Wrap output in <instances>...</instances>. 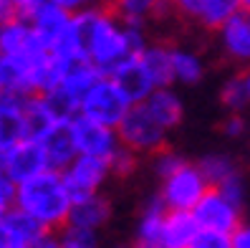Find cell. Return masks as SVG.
I'll use <instances>...</instances> for the list:
<instances>
[{
    "label": "cell",
    "mask_w": 250,
    "mask_h": 248,
    "mask_svg": "<svg viewBox=\"0 0 250 248\" xmlns=\"http://www.w3.org/2000/svg\"><path fill=\"white\" fill-rule=\"evenodd\" d=\"M13 205L36 218L48 233H58L68 223L73 200L63 185L61 170L46 167L16 185V203Z\"/></svg>",
    "instance_id": "6da1fadb"
},
{
    "label": "cell",
    "mask_w": 250,
    "mask_h": 248,
    "mask_svg": "<svg viewBox=\"0 0 250 248\" xmlns=\"http://www.w3.org/2000/svg\"><path fill=\"white\" fill-rule=\"evenodd\" d=\"M131 107H134V101H131L129 94L119 86V81H116L114 76L101 74L89 86V91L83 94L79 112L91 116V119H96V122H101V124L116 127Z\"/></svg>",
    "instance_id": "7a4b0ae2"
},
{
    "label": "cell",
    "mask_w": 250,
    "mask_h": 248,
    "mask_svg": "<svg viewBox=\"0 0 250 248\" xmlns=\"http://www.w3.org/2000/svg\"><path fill=\"white\" fill-rule=\"evenodd\" d=\"M116 132L124 147L139 157H152L162 147H167V129L157 124V119L144 109L142 101H137L124 114V119L116 124Z\"/></svg>",
    "instance_id": "3957f363"
},
{
    "label": "cell",
    "mask_w": 250,
    "mask_h": 248,
    "mask_svg": "<svg viewBox=\"0 0 250 248\" xmlns=\"http://www.w3.org/2000/svg\"><path fill=\"white\" fill-rule=\"evenodd\" d=\"M99 76H101V71L91 61L81 58V61H73L66 68L61 84H58L56 89H51L48 94H43V96L48 99V104L53 107V112L61 116V119H71V116L79 112L83 94L89 91V86Z\"/></svg>",
    "instance_id": "277c9868"
},
{
    "label": "cell",
    "mask_w": 250,
    "mask_h": 248,
    "mask_svg": "<svg viewBox=\"0 0 250 248\" xmlns=\"http://www.w3.org/2000/svg\"><path fill=\"white\" fill-rule=\"evenodd\" d=\"M61 178H63V185H66L71 200H81V198L101 193V187L111 178V167H109V159L104 157L79 152L61 170Z\"/></svg>",
    "instance_id": "5b68a950"
},
{
    "label": "cell",
    "mask_w": 250,
    "mask_h": 248,
    "mask_svg": "<svg viewBox=\"0 0 250 248\" xmlns=\"http://www.w3.org/2000/svg\"><path fill=\"white\" fill-rule=\"evenodd\" d=\"M208 190H210V182L205 180L202 170L197 165L185 162L177 172H172L162 180L159 198L165 200L169 210H192Z\"/></svg>",
    "instance_id": "8992f818"
},
{
    "label": "cell",
    "mask_w": 250,
    "mask_h": 248,
    "mask_svg": "<svg viewBox=\"0 0 250 248\" xmlns=\"http://www.w3.org/2000/svg\"><path fill=\"white\" fill-rule=\"evenodd\" d=\"M68 124H71L73 139H76V147H79L81 155H94V157L111 159L116 155V150L122 147L116 127L101 124V122L91 119V116H86L81 112L73 114L68 119Z\"/></svg>",
    "instance_id": "52a82bcc"
},
{
    "label": "cell",
    "mask_w": 250,
    "mask_h": 248,
    "mask_svg": "<svg viewBox=\"0 0 250 248\" xmlns=\"http://www.w3.org/2000/svg\"><path fill=\"white\" fill-rule=\"evenodd\" d=\"M46 155H43V147L38 139H28L21 137L16 142H10L8 147L0 155V170H3L13 182H23L31 175L46 170Z\"/></svg>",
    "instance_id": "ba28073f"
},
{
    "label": "cell",
    "mask_w": 250,
    "mask_h": 248,
    "mask_svg": "<svg viewBox=\"0 0 250 248\" xmlns=\"http://www.w3.org/2000/svg\"><path fill=\"white\" fill-rule=\"evenodd\" d=\"M192 215H195L200 228L232 233L240 225V205H235L232 200H228L217 187H210V190L200 198V203L192 208Z\"/></svg>",
    "instance_id": "9c48e42d"
},
{
    "label": "cell",
    "mask_w": 250,
    "mask_h": 248,
    "mask_svg": "<svg viewBox=\"0 0 250 248\" xmlns=\"http://www.w3.org/2000/svg\"><path fill=\"white\" fill-rule=\"evenodd\" d=\"M46 233L48 230L36 218L18 210L16 205L0 210V248H31Z\"/></svg>",
    "instance_id": "30bf717a"
},
{
    "label": "cell",
    "mask_w": 250,
    "mask_h": 248,
    "mask_svg": "<svg viewBox=\"0 0 250 248\" xmlns=\"http://www.w3.org/2000/svg\"><path fill=\"white\" fill-rule=\"evenodd\" d=\"M48 48L43 43L31 21L25 16H18V13H10L0 21V56H21V53H36Z\"/></svg>",
    "instance_id": "8fae6325"
},
{
    "label": "cell",
    "mask_w": 250,
    "mask_h": 248,
    "mask_svg": "<svg viewBox=\"0 0 250 248\" xmlns=\"http://www.w3.org/2000/svg\"><path fill=\"white\" fill-rule=\"evenodd\" d=\"M174 10L180 16L200 23L202 28L217 31L223 23H228L235 13L243 10L240 0H177Z\"/></svg>",
    "instance_id": "7c38bea8"
},
{
    "label": "cell",
    "mask_w": 250,
    "mask_h": 248,
    "mask_svg": "<svg viewBox=\"0 0 250 248\" xmlns=\"http://www.w3.org/2000/svg\"><path fill=\"white\" fill-rule=\"evenodd\" d=\"M25 18L31 21L36 36L46 43L48 48H53L68 31L71 10H66L63 5H58L56 0H43V3H38Z\"/></svg>",
    "instance_id": "4fadbf2b"
},
{
    "label": "cell",
    "mask_w": 250,
    "mask_h": 248,
    "mask_svg": "<svg viewBox=\"0 0 250 248\" xmlns=\"http://www.w3.org/2000/svg\"><path fill=\"white\" fill-rule=\"evenodd\" d=\"M38 142L43 147V155H46V165L51 170H63L71 159L79 155V147H76V139H73L68 119L56 122Z\"/></svg>",
    "instance_id": "5bb4252c"
},
{
    "label": "cell",
    "mask_w": 250,
    "mask_h": 248,
    "mask_svg": "<svg viewBox=\"0 0 250 248\" xmlns=\"http://www.w3.org/2000/svg\"><path fill=\"white\" fill-rule=\"evenodd\" d=\"M167 210L169 208L159 198V193L144 203L137 228H134V243H131V248H162L159 246L162 243V225H165Z\"/></svg>",
    "instance_id": "9a60e30c"
},
{
    "label": "cell",
    "mask_w": 250,
    "mask_h": 248,
    "mask_svg": "<svg viewBox=\"0 0 250 248\" xmlns=\"http://www.w3.org/2000/svg\"><path fill=\"white\" fill-rule=\"evenodd\" d=\"M217 33H220V46L230 58L250 64V13L245 10L235 13L228 23L217 28Z\"/></svg>",
    "instance_id": "2e32d148"
},
{
    "label": "cell",
    "mask_w": 250,
    "mask_h": 248,
    "mask_svg": "<svg viewBox=\"0 0 250 248\" xmlns=\"http://www.w3.org/2000/svg\"><path fill=\"white\" fill-rule=\"evenodd\" d=\"M142 104L157 119V124H162L167 132L174 127H180L182 116H185L182 99L177 96V91H172L169 86H157V89H152V94L146 96Z\"/></svg>",
    "instance_id": "e0dca14e"
},
{
    "label": "cell",
    "mask_w": 250,
    "mask_h": 248,
    "mask_svg": "<svg viewBox=\"0 0 250 248\" xmlns=\"http://www.w3.org/2000/svg\"><path fill=\"white\" fill-rule=\"evenodd\" d=\"M61 122V116L53 112L48 99L43 94H28L23 104V137L28 139H41L48 129Z\"/></svg>",
    "instance_id": "ac0fdd59"
},
{
    "label": "cell",
    "mask_w": 250,
    "mask_h": 248,
    "mask_svg": "<svg viewBox=\"0 0 250 248\" xmlns=\"http://www.w3.org/2000/svg\"><path fill=\"white\" fill-rule=\"evenodd\" d=\"M200 230L192 210H167L162 225V248H189L195 233Z\"/></svg>",
    "instance_id": "d6986e66"
},
{
    "label": "cell",
    "mask_w": 250,
    "mask_h": 248,
    "mask_svg": "<svg viewBox=\"0 0 250 248\" xmlns=\"http://www.w3.org/2000/svg\"><path fill=\"white\" fill-rule=\"evenodd\" d=\"M109 76H114L116 81H119V86L129 94V99L134 101V104L137 101H144L146 96L152 94V89H157V86L152 84V79L146 76V71L139 64L137 56H131V58H126L124 64H119Z\"/></svg>",
    "instance_id": "ffe728a7"
},
{
    "label": "cell",
    "mask_w": 250,
    "mask_h": 248,
    "mask_svg": "<svg viewBox=\"0 0 250 248\" xmlns=\"http://www.w3.org/2000/svg\"><path fill=\"white\" fill-rule=\"evenodd\" d=\"M111 218V200L106 195H89V198H81V200H73L71 205V215H68V223H76L83 228H104Z\"/></svg>",
    "instance_id": "44dd1931"
},
{
    "label": "cell",
    "mask_w": 250,
    "mask_h": 248,
    "mask_svg": "<svg viewBox=\"0 0 250 248\" xmlns=\"http://www.w3.org/2000/svg\"><path fill=\"white\" fill-rule=\"evenodd\" d=\"M137 58H139V64L144 66L146 76L152 79L154 86H172L174 84V76H172V48L169 46H165V43H146Z\"/></svg>",
    "instance_id": "7402d4cb"
},
{
    "label": "cell",
    "mask_w": 250,
    "mask_h": 248,
    "mask_svg": "<svg viewBox=\"0 0 250 248\" xmlns=\"http://www.w3.org/2000/svg\"><path fill=\"white\" fill-rule=\"evenodd\" d=\"M104 3L126 25H146L162 8L157 0H104Z\"/></svg>",
    "instance_id": "603a6c76"
},
{
    "label": "cell",
    "mask_w": 250,
    "mask_h": 248,
    "mask_svg": "<svg viewBox=\"0 0 250 248\" xmlns=\"http://www.w3.org/2000/svg\"><path fill=\"white\" fill-rule=\"evenodd\" d=\"M205 74V64L202 58L187 48H172V76L177 84L192 86L202 79Z\"/></svg>",
    "instance_id": "cb8c5ba5"
},
{
    "label": "cell",
    "mask_w": 250,
    "mask_h": 248,
    "mask_svg": "<svg viewBox=\"0 0 250 248\" xmlns=\"http://www.w3.org/2000/svg\"><path fill=\"white\" fill-rule=\"evenodd\" d=\"M56 236H58L61 248H101L99 230L83 228V225H76V223H66Z\"/></svg>",
    "instance_id": "d4e9b609"
},
{
    "label": "cell",
    "mask_w": 250,
    "mask_h": 248,
    "mask_svg": "<svg viewBox=\"0 0 250 248\" xmlns=\"http://www.w3.org/2000/svg\"><path fill=\"white\" fill-rule=\"evenodd\" d=\"M197 167L202 170V175H205V180L210 182V187L220 185L225 178H230V175L238 172V170H235V162L228 155H208V157L200 159Z\"/></svg>",
    "instance_id": "484cf974"
},
{
    "label": "cell",
    "mask_w": 250,
    "mask_h": 248,
    "mask_svg": "<svg viewBox=\"0 0 250 248\" xmlns=\"http://www.w3.org/2000/svg\"><path fill=\"white\" fill-rule=\"evenodd\" d=\"M182 165H185V157H180L177 152L169 150V147H162L159 152L152 155V167H154V175L159 180H165L167 175L177 172Z\"/></svg>",
    "instance_id": "4316f807"
},
{
    "label": "cell",
    "mask_w": 250,
    "mask_h": 248,
    "mask_svg": "<svg viewBox=\"0 0 250 248\" xmlns=\"http://www.w3.org/2000/svg\"><path fill=\"white\" fill-rule=\"evenodd\" d=\"M189 248H232V236L223 230H212V228H200L195 233Z\"/></svg>",
    "instance_id": "83f0119b"
},
{
    "label": "cell",
    "mask_w": 250,
    "mask_h": 248,
    "mask_svg": "<svg viewBox=\"0 0 250 248\" xmlns=\"http://www.w3.org/2000/svg\"><path fill=\"white\" fill-rule=\"evenodd\" d=\"M137 165H139V155H134L131 150H126L124 144H122V147L116 150V155L109 159V167H111L114 178H129V175L137 170Z\"/></svg>",
    "instance_id": "f1b7e54d"
},
{
    "label": "cell",
    "mask_w": 250,
    "mask_h": 248,
    "mask_svg": "<svg viewBox=\"0 0 250 248\" xmlns=\"http://www.w3.org/2000/svg\"><path fill=\"white\" fill-rule=\"evenodd\" d=\"M220 99H223V104L232 112H238L240 107H245V101L250 99L248 91H245V84H243V76L238 79H230L225 86H223V94H220Z\"/></svg>",
    "instance_id": "f546056e"
},
{
    "label": "cell",
    "mask_w": 250,
    "mask_h": 248,
    "mask_svg": "<svg viewBox=\"0 0 250 248\" xmlns=\"http://www.w3.org/2000/svg\"><path fill=\"white\" fill-rule=\"evenodd\" d=\"M220 193H223L228 200H232L235 205H243V200H245V187H243V180H240V175L235 172L230 175V178H225L220 185H215Z\"/></svg>",
    "instance_id": "4dcf8cb0"
},
{
    "label": "cell",
    "mask_w": 250,
    "mask_h": 248,
    "mask_svg": "<svg viewBox=\"0 0 250 248\" xmlns=\"http://www.w3.org/2000/svg\"><path fill=\"white\" fill-rule=\"evenodd\" d=\"M13 203H16V182L0 170V210L13 208Z\"/></svg>",
    "instance_id": "1f68e13d"
},
{
    "label": "cell",
    "mask_w": 250,
    "mask_h": 248,
    "mask_svg": "<svg viewBox=\"0 0 250 248\" xmlns=\"http://www.w3.org/2000/svg\"><path fill=\"white\" fill-rule=\"evenodd\" d=\"M232 248H250V225H238L232 233Z\"/></svg>",
    "instance_id": "d6a6232c"
},
{
    "label": "cell",
    "mask_w": 250,
    "mask_h": 248,
    "mask_svg": "<svg viewBox=\"0 0 250 248\" xmlns=\"http://www.w3.org/2000/svg\"><path fill=\"white\" fill-rule=\"evenodd\" d=\"M10 13H18V16H28L38 3H43V0H5Z\"/></svg>",
    "instance_id": "836d02e7"
},
{
    "label": "cell",
    "mask_w": 250,
    "mask_h": 248,
    "mask_svg": "<svg viewBox=\"0 0 250 248\" xmlns=\"http://www.w3.org/2000/svg\"><path fill=\"white\" fill-rule=\"evenodd\" d=\"M243 127H245V124H243V119H240L238 114H232L230 119L223 124V132H225L228 137H238V135H243Z\"/></svg>",
    "instance_id": "e575fe53"
},
{
    "label": "cell",
    "mask_w": 250,
    "mask_h": 248,
    "mask_svg": "<svg viewBox=\"0 0 250 248\" xmlns=\"http://www.w3.org/2000/svg\"><path fill=\"white\" fill-rule=\"evenodd\" d=\"M58 5H63L66 10H71V13H76V10H83V8H89V5H94V3H101V0H56Z\"/></svg>",
    "instance_id": "d590c367"
},
{
    "label": "cell",
    "mask_w": 250,
    "mask_h": 248,
    "mask_svg": "<svg viewBox=\"0 0 250 248\" xmlns=\"http://www.w3.org/2000/svg\"><path fill=\"white\" fill-rule=\"evenodd\" d=\"M31 248H61V243H58V236L56 233H46L41 241H36Z\"/></svg>",
    "instance_id": "8d00e7d4"
},
{
    "label": "cell",
    "mask_w": 250,
    "mask_h": 248,
    "mask_svg": "<svg viewBox=\"0 0 250 248\" xmlns=\"http://www.w3.org/2000/svg\"><path fill=\"white\" fill-rule=\"evenodd\" d=\"M5 16H10V8H8L5 0H0V21H3Z\"/></svg>",
    "instance_id": "74e56055"
},
{
    "label": "cell",
    "mask_w": 250,
    "mask_h": 248,
    "mask_svg": "<svg viewBox=\"0 0 250 248\" xmlns=\"http://www.w3.org/2000/svg\"><path fill=\"white\" fill-rule=\"evenodd\" d=\"M157 3H159L162 8H174V3H177V0H157Z\"/></svg>",
    "instance_id": "f35d334b"
},
{
    "label": "cell",
    "mask_w": 250,
    "mask_h": 248,
    "mask_svg": "<svg viewBox=\"0 0 250 248\" xmlns=\"http://www.w3.org/2000/svg\"><path fill=\"white\" fill-rule=\"evenodd\" d=\"M8 144H10V142L5 139V135H3V132H0V155H3V150L8 147Z\"/></svg>",
    "instance_id": "ab89813d"
},
{
    "label": "cell",
    "mask_w": 250,
    "mask_h": 248,
    "mask_svg": "<svg viewBox=\"0 0 250 248\" xmlns=\"http://www.w3.org/2000/svg\"><path fill=\"white\" fill-rule=\"evenodd\" d=\"M243 84H245V91H248V96H250V71L243 76Z\"/></svg>",
    "instance_id": "60d3db41"
},
{
    "label": "cell",
    "mask_w": 250,
    "mask_h": 248,
    "mask_svg": "<svg viewBox=\"0 0 250 248\" xmlns=\"http://www.w3.org/2000/svg\"><path fill=\"white\" fill-rule=\"evenodd\" d=\"M240 3H243V10L250 13V0H240Z\"/></svg>",
    "instance_id": "b9f144b4"
},
{
    "label": "cell",
    "mask_w": 250,
    "mask_h": 248,
    "mask_svg": "<svg viewBox=\"0 0 250 248\" xmlns=\"http://www.w3.org/2000/svg\"><path fill=\"white\" fill-rule=\"evenodd\" d=\"M114 248H124V246H114Z\"/></svg>",
    "instance_id": "7bdbcfd3"
}]
</instances>
